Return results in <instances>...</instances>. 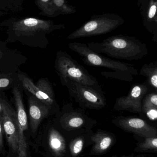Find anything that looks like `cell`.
I'll use <instances>...</instances> for the list:
<instances>
[{"label": "cell", "mask_w": 157, "mask_h": 157, "mask_svg": "<svg viewBox=\"0 0 157 157\" xmlns=\"http://www.w3.org/2000/svg\"><path fill=\"white\" fill-rule=\"evenodd\" d=\"M124 23L123 18L116 14L106 13L93 15L88 21L70 34L67 39H76L107 34Z\"/></svg>", "instance_id": "5"}, {"label": "cell", "mask_w": 157, "mask_h": 157, "mask_svg": "<svg viewBox=\"0 0 157 157\" xmlns=\"http://www.w3.org/2000/svg\"><path fill=\"white\" fill-rule=\"evenodd\" d=\"M85 110L81 108H74L72 102L65 104L58 115V122L60 127L71 133L90 131L97 122L88 117Z\"/></svg>", "instance_id": "7"}, {"label": "cell", "mask_w": 157, "mask_h": 157, "mask_svg": "<svg viewBox=\"0 0 157 157\" xmlns=\"http://www.w3.org/2000/svg\"><path fill=\"white\" fill-rule=\"evenodd\" d=\"M28 106L30 128L32 132L35 133L42 120L49 115L51 108L35 97L29 98Z\"/></svg>", "instance_id": "13"}, {"label": "cell", "mask_w": 157, "mask_h": 157, "mask_svg": "<svg viewBox=\"0 0 157 157\" xmlns=\"http://www.w3.org/2000/svg\"><path fill=\"white\" fill-rule=\"evenodd\" d=\"M3 129L2 125V122L0 119V154L4 155L5 147L4 146L3 141Z\"/></svg>", "instance_id": "23"}, {"label": "cell", "mask_w": 157, "mask_h": 157, "mask_svg": "<svg viewBox=\"0 0 157 157\" xmlns=\"http://www.w3.org/2000/svg\"><path fill=\"white\" fill-rule=\"evenodd\" d=\"M55 17L59 15H69L77 12L75 6L68 4L66 0H52Z\"/></svg>", "instance_id": "19"}, {"label": "cell", "mask_w": 157, "mask_h": 157, "mask_svg": "<svg viewBox=\"0 0 157 157\" xmlns=\"http://www.w3.org/2000/svg\"></svg>", "instance_id": "27"}, {"label": "cell", "mask_w": 157, "mask_h": 157, "mask_svg": "<svg viewBox=\"0 0 157 157\" xmlns=\"http://www.w3.org/2000/svg\"><path fill=\"white\" fill-rule=\"evenodd\" d=\"M6 28V43L18 41L34 48H46L49 44L47 35L54 30L65 28L64 24H55L53 20L32 17H11L0 23Z\"/></svg>", "instance_id": "1"}, {"label": "cell", "mask_w": 157, "mask_h": 157, "mask_svg": "<svg viewBox=\"0 0 157 157\" xmlns=\"http://www.w3.org/2000/svg\"><path fill=\"white\" fill-rule=\"evenodd\" d=\"M49 147L54 156L61 157L66 152V145L62 136L55 128L52 127L48 134Z\"/></svg>", "instance_id": "14"}, {"label": "cell", "mask_w": 157, "mask_h": 157, "mask_svg": "<svg viewBox=\"0 0 157 157\" xmlns=\"http://www.w3.org/2000/svg\"><path fill=\"white\" fill-rule=\"evenodd\" d=\"M139 74L147 78L148 85L157 91V61L144 64L140 69Z\"/></svg>", "instance_id": "18"}, {"label": "cell", "mask_w": 157, "mask_h": 157, "mask_svg": "<svg viewBox=\"0 0 157 157\" xmlns=\"http://www.w3.org/2000/svg\"><path fill=\"white\" fill-rule=\"evenodd\" d=\"M79 137V138L74 140L73 142L70 144V151L71 154L73 156H76L79 155L83 150L84 147V140L83 138H81V136Z\"/></svg>", "instance_id": "22"}, {"label": "cell", "mask_w": 157, "mask_h": 157, "mask_svg": "<svg viewBox=\"0 0 157 157\" xmlns=\"http://www.w3.org/2000/svg\"><path fill=\"white\" fill-rule=\"evenodd\" d=\"M0 119L11 153L17 155L18 149V122L16 112L5 100H0Z\"/></svg>", "instance_id": "8"}, {"label": "cell", "mask_w": 157, "mask_h": 157, "mask_svg": "<svg viewBox=\"0 0 157 157\" xmlns=\"http://www.w3.org/2000/svg\"><path fill=\"white\" fill-rule=\"evenodd\" d=\"M91 137L95 144L92 148V153L98 155L108 150L112 144L113 141L112 135L102 130H98L97 132Z\"/></svg>", "instance_id": "15"}, {"label": "cell", "mask_w": 157, "mask_h": 157, "mask_svg": "<svg viewBox=\"0 0 157 157\" xmlns=\"http://www.w3.org/2000/svg\"><path fill=\"white\" fill-rule=\"evenodd\" d=\"M35 4L40 10V15L49 17H55L52 0H35Z\"/></svg>", "instance_id": "20"}, {"label": "cell", "mask_w": 157, "mask_h": 157, "mask_svg": "<svg viewBox=\"0 0 157 157\" xmlns=\"http://www.w3.org/2000/svg\"><path fill=\"white\" fill-rule=\"evenodd\" d=\"M18 77L23 87L40 101L51 109L58 107L53 87L48 78H40L35 84L24 74H19Z\"/></svg>", "instance_id": "9"}, {"label": "cell", "mask_w": 157, "mask_h": 157, "mask_svg": "<svg viewBox=\"0 0 157 157\" xmlns=\"http://www.w3.org/2000/svg\"><path fill=\"white\" fill-rule=\"evenodd\" d=\"M146 83H138L132 86L128 95L117 98L113 109L117 111H126L142 114V101L148 92Z\"/></svg>", "instance_id": "10"}, {"label": "cell", "mask_w": 157, "mask_h": 157, "mask_svg": "<svg viewBox=\"0 0 157 157\" xmlns=\"http://www.w3.org/2000/svg\"><path fill=\"white\" fill-rule=\"evenodd\" d=\"M68 89L69 95L73 98L80 108L100 110L107 105V101L101 86L82 85L70 79L61 81Z\"/></svg>", "instance_id": "4"}, {"label": "cell", "mask_w": 157, "mask_h": 157, "mask_svg": "<svg viewBox=\"0 0 157 157\" xmlns=\"http://www.w3.org/2000/svg\"><path fill=\"white\" fill-rule=\"evenodd\" d=\"M142 113L152 121L157 119V91L146 95L142 101Z\"/></svg>", "instance_id": "17"}, {"label": "cell", "mask_w": 157, "mask_h": 157, "mask_svg": "<svg viewBox=\"0 0 157 157\" xmlns=\"http://www.w3.org/2000/svg\"><path fill=\"white\" fill-rule=\"evenodd\" d=\"M2 29L3 28L0 26V30H2ZM2 43V41H0V43ZM3 55V53L2 52V49L0 48V59L2 58Z\"/></svg>", "instance_id": "25"}, {"label": "cell", "mask_w": 157, "mask_h": 157, "mask_svg": "<svg viewBox=\"0 0 157 157\" xmlns=\"http://www.w3.org/2000/svg\"><path fill=\"white\" fill-rule=\"evenodd\" d=\"M10 83H11V81L8 78H0V91L8 87Z\"/></svg>", "instance_id": "24"}, {"label": "cell", "mask_w": 157, "mask_h": 157, "mask_svg": "<svg viewBox=\"0 0 157 157\" xmlns=\"http://www.w3.org/2000/svg\"><path fill=\"white\" fill-rule=\"evenodd\" d=\"M55 69L61 81L68 79L82 85H100L96 77L89 74L84 67L65 52L59 51L56 53Z\"/></svg>", "instance_id": "6"}, {"label": "cell", "mask_w": 157, "mask_h": 157, "mask_svg": "<svg viewBox=\"0 0 157 157\" xmlns=\"http://www.w3.org/2000/svg\"><path fill=\"white\" fill-rule=\"evenodd\" d=\"M157 0H143L139 6L143 25L157 43Z\"/></svg>", "instance_id": "12"}, {"label": "cell", "mask_w": 157, "mask_h": 157, "mask_svg": "<svg viewBox=\"0 0 157 157\" xmlns=\"http://www.w3.org/2000/svg\"><path fill=\"white\" fill-rule=\"evenodd\" d=\"M145 139L143 143L139 144L137 149V151L147 152V151H156L157 150V136L152 137H145Z\"/></svg>", "instance_id": "21"}, {"label": "cell", "mask_w": 157, "mask_h": 157, "mask_svg": "<svg viewBox=\"0 0 157 157\" xmlns=\"http://www.w3.org/2000/svg\"><path fill=\"white\" fill-rule=\"evenodd\" d=\"M68 47L81 57V59L86 65L107 68L112 71L100 73L101 75L105 78L131 82L133 80L134 76L138 75V70L133 64L104 57L101 54L93 51L84 43L72 42L69 43Z\"/></svg>", "instance_id": "2"}, {"label": "cell", "mask_w": 157, "mask_h": 157, "mask_svg": "<svg viewBox=\"0 0 157 157\" xmlns=\"http://www.w3.org/2000/svg\"><path fill=\"white\" fill-rule=\"evenodd\" d=\"M143 1V0H137V5L139 7Z\"/></svg>", "instance_id": "26"}, {"label": "cell", "mask_w": 157, "mask_h": 157, "mask_svg": "<svg viewBox=\"0 0 157 157\" xmlns=\"http://www.w3.org/2000/svg\"><path fill=\"white\" fill-rule=\"evenodd\" d=\"M25 0H0V17L16 16L24 10Z\"/></svg>", "instance_id": "16"}, {"label": "cell", "mask_w": 157, "mask_h": 157, "mask_svg": "<svg viewBox=\"0 0 157 157\" xmlns=\"http://www.w3.org/2000/svg\"><path fill=\"white\" fill-rule=\"evenodd\" d=\"M112 123L124 131L135 135L143 137L157 136V129L140 118L120 116L113 119Z\"/></svg>", "instance_id": "11"}, {"label": "cell", "mask_w": 157, "mask_h": 157, "mask_svg": "<svg viewBox=\"0 0 157 157\" xmlns=\"http://www.w3.org/2000/svg\"><path fill=\"white\" fill-rule=\"evenodd\" d=\"M93 51L119 59L138 60L148 55L147 46L135 37L123 35L112 36L101 42L87 43Z\"/></svg>", "instance_id": "3"}]
</instances>
